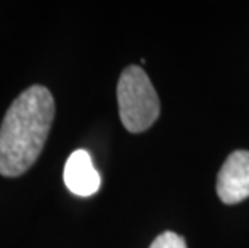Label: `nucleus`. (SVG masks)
Listing matches in <instances>:
<instances>
[{
    "label": "nucleus",
    "instance_id": "obj_4",
    "mask_svg": "<svg viewBox=\"0 0 249 248\" xmlns=\"http://www.w3.org/2000/svg\"><path fill=\"white\" fill-rule=\"evenodd\" d=\"M100 174L93 166L92 156L87 150H76L65 165V184L70 192L77 197H90L100 189Z\"/></svg>",
    "mask_w": 249,
    "mask_h": 248
},
{
    "label": "nucleus",
    "instance_id": "obj_3",
    "mask_svg": "<svg viewBox=\"0 0 249 248\" xmlns=\"http://www.w3.org/2000/svg\"><path fill=\"white\" fill-rule=\"evenodd\" d=\"M217 195L224 203L235 205L249 197V152L229 155L217 176Z\"/></svg>",
    "mask_w": 249,
    "mask_h": 248
},
{
    "label": "nucleus",
    "instance_id": "obj_2",
    "mask_svg": "<svg viewBox=\"0 0 249 248\" xmlns=\"http://www.w3.org/2000/svg\"><path fill=\"white\" fill-rule=\"evenodd\" d=\"M118 105L121 123L129 133L150 129L160 118V97L150 77L140 66H127L118 81Z\"/></svg>",
    "mask_w": 249,
    "mask_h": 248
},
{
    "label": "nucleus",
    "instance_id": "obj_1",
    "mask_svg": "<svg viewBox=\"0 0 249 248\" xmlns=\"http://www.w3.org/2000/svg\"><path fill=\"white\" fill-rule=\"evenodd\" d=\"M55 118V100L44 86H31L13 100L0 124V174L18 177L40 156Z\"/></svg>",
    "mask_w": 249,
    "mask_h": 248
},
{
    "label": "nucleus",
    "instance_id": "obj_5",
    "mask_svg": "<svg viewBox=\"0 0 249 248\" xmlns=\"http://www.w3.org/2000/svg\"><path fill=\"white\" fill-rule=\"evenodd\" d=\"M150 248H187V244H185L183 237L172 230H166L153 240Z\"/></svg>",
    "mask_w": 249,
    "mask_h": 248
}]
</instances>
